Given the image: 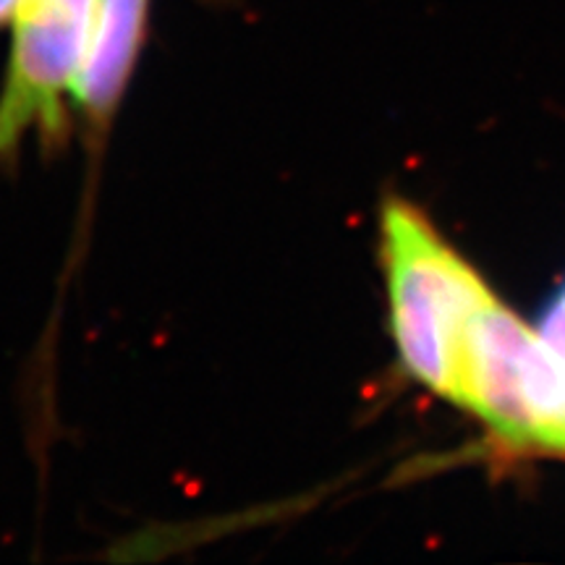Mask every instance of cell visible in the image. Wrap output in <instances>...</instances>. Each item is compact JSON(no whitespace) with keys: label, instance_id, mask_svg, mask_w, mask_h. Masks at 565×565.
Segmentation results:
<instances>
[{"label":"cell","instance_id":"5","mask_svg":"<svg viewBox=\"0 0 565 565\" xmlns=\"http://www.w3.org/2000/svg\"><path fill=\"white\" fill-rule=\"evenodd\" d=\"M21 6H24V0H0V26L11 24Z\"/></svg>","mask_w":565,"mask_h":565},{"label":"cell","instance_id":"3","mask_svg":"<svg viewBox=\"0 0 565 565\" xmlns=\"http://www.w3.org/2000/svg\"><path fill=\"white\" fill-rule=\"evenodd\" d=\"M152 0H95L74 108L92 137L108 129L147 42Z\"/></svg>","mask_w":565,"mask_h":565},{"label":"cell","instance_id":"1","mask_svg":"<svg viewBox=\"0 0 565 565\" xmlns=\"http://www.w3.org/2000/svg\"><path fill=\"white\" fill-rule=\"evenodd\" d=\"M377 257L401 372L461 408L471 330L498 291L406 196L380 204Z\"/></svg>","mask_w":565,"mask_h":565},{"label":"cell","instance_id":"4","mask_svg":"<svg viewBox=\"0 0 565 565\" xmlns=\"http://www.w3.org/2000/svg\"><path fill=\"white\" fill-rule=\"evenodd\" d=\"M524 374L521 456L565 458V280L532 322Z\"/></svg>","mask_w":565,"mask_h":565},{"label":"cell","instance_id":"2","mask_svg":"<svg viewBox=\"0 0 565 565\" xmlns=\"http://www.w3.org/2000/svg\"><path fill=\"white\" fill-rule=\"evenodd\" d=\"M95 0H24L11 21V53L0 87V162L32 134L55 145L87 53Z\"/></svg>","mask_w":565,"mask_h":565}]
</instances>
